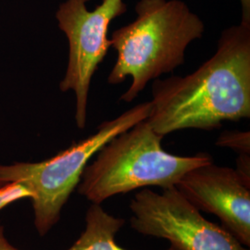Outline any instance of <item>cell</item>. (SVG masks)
<instances>
[{"label":"cell","instance_id":"obj_9","mask_svg":"<svg viewBox=\"0 0 250 250\" xmlns=\"http://www.w3.org/2000/svg\"><path fill=\"white\" fill-rule=\"evenodd\" d=\"M216 145L219 146L230 147L239 155H250V132L226 131L220 135Z\"/></svg>","mask_w":250,"mask_h":250},{"label":"cell","instance_id":"obj_7","mask_svg":"<svg viewBox=\"0 0 250 250\" xmlns=\"http://www.w3.org/2000/svg\"><path fill=\"white\" fill-rule=\"evenodd\" d=\"M250 187L236 170L213 161L189 170L175 186L199 210L216 215L245 247L250 246Z\"/></svg>","mask_w":250,"mask_h":250},{"label":"cell","instance_id":"obj_4","mask_svg":"<svg viewBox=\"0 0 250 250\" xmlns=\"http://www.w3.org/2000/svg\"><path fill=\"white\" fill-rule=\"evenodd\" d=\"M149 113L150 102H144L102 123L95 134L50 159L0 165V187L20 182L31 190L35 225L43 236L60 221L63 207L78 187L90 160L113 137L146 120Z\"/></svg>","mask_w":250,"mask_h":250},{"label":"cell","instance_id":"obj_12","mask_svg":"<svg viewBox=\"0 0 250 250\" xmlns=\"http://www.w3.org/2000/svg\"><path fill=\"white\" fill-rule=\"evenodd\" d=\"M241 4L242 18L250 21V0H239Z\"/></svg>","mask_w":250,"mask_h":250},{"label":"cell","instance_id":"obj_11","mask_svg":"<svg viewBox=\"0 0 250 250\" xmlns=\"http://www.w3.org/2000/svg\"><path fill=\"white\" fill-rule=\"evenodd\" d=\"M0 250H19L14 248L6 238L4 233V227L0 223Z\"/></svg>","mask_w":250,"mask_h":250},{"label":"cell","instance_id":"obj_1","mask_svg":"<svg viewBox=\"0 0 250 250\" xmlns=\"http://www.w3.org/2000/svg\"><path fill=\"white\" fill-rule=\"evenodd\" d=\"M152 129L162 136L184 129L211 131L250 117V21L221 34L214 55L185 77L152 83Z\"/></svg>","mask_w":250,"mask_h":250},{"label":"cell","instance_id":"obj_6","mask_svg":"<svg viewBox=\"0 0 250 250\" xmlns=\"http://www.w3.org/2000/svg\"><path fill=\"white\" fill-rule=\"evenodd\" d=\"M130 224L144 235L163 238L174 250H250L224 227L212 224L175 187L137 192Z\"/></svg>","mask_w":250,"mask_h":250},{"label":"cell","instance_id":"obj_10","mask_svg":"<svg viewBox=\"0 0 250 250\" xmlns=\"http://www.w3.org/2000/svg\"><path fill=\"white\" fill-rule=\"evenodd\" d=\"M33 193L25 185L20 182H11L0 187V210L9 204L24 198H32Z\"/></svg>","mask_w":250,"mask_h":250},{"label":"cell","instance_id":"obj_5","mask_svg":"<svg viewBox=\"0 0 250 250\" xmlns=\"http://www.w3.org/2000/svg\"><path fill=\"white\" fill-rule=\"evenodd\" d=\"M90 0H65L57 10L59 28L69 43V61L60 83L62 92L75 95V122L78 128L86 125L91 81L110 47L108 28L115 19L127 11L125 0H102L92 10Z\"/></svg>","mask_w":250,"mask_h":250},{"label":"cell","instance_id":"obj_8","mask_svg":"<svg viewBox=\"0 0 250 250\" xmlns=\"http://www.w3.org/2000/svg\"><path fill=\"white\" fill-rule=\"evenodd\" d=\"M125 224L124 219L108 214L100 204L92 203L85 215L84 231L67 250H127L115 241L117 232Z\"/></svg>","mask_w":250,"mask_h":250},{"label":"cell","instance_id":"obj_2","mask_svg":"<svg viewBox=\"0 0 250 250\" xmlns=\"http://www.w3.org/2000/svg\"><path fill=\"white\" fill-rule=\"evenodd\" d=\"M134 11L135 20L109 38L117 61L107 82L115 85L132 78L131 86L120 99L128 103L150 81L183 65L188 45L205 32L202 19L182 0H138Z\"/></svg>","mask_w":250,"mask_h":250},{"label":"cell","instance_id":"obj_3","mask_svg":"<svg viewBox=\"0 0 250 250\" xmlns=\"http://www.w3.org/2000/svg\"><path fill=\"white\" fill-rule=\"evenodd\" d=\"M163 137L146 119L118 134L84 168L78 193L92 203L101 204L139 188L175 187L189 170L212 162L207 153L184 157L165 151L161 146Z\"/></svg>","mask_w":250,"mask_h":250}]
</instances>
